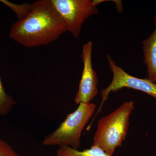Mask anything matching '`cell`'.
I'll use <instances>...</instances> for the list:
<instances>
[{
    "label": "cell",
    "instance_id": "6da1fadb",
    "mask_svg": "<svg viewBox=\"0 0 156 156\" xmlns=\"http://www.w3.org/2000/svg\"><path fill=\"white\" fill-rule=\"evenodd\" d=\"M32 5L28 16L12 24L11 39L26 48H33L49 44L67 31L50 0L36 1Z\"/></svg>",
    "mask_w": 156,
    "mask_h": 156
},
{
    "label": "cell",
    "instance_id": "7a4b0ae2",
    "mask_svg": "<svg viewBox=\"0 0 156 156\" xmlns=\"http://www.w3.org/2000/svg\"><path fill=\"white\" fill-rule=\"evenodd\" d=\"M135 108L134 101H126L98 122L92 145L113 156L117 147L126 139L130 116Z\"/></svg>",
    "mask_w": 156,
    "mask_h": 156
},
{
    "label": "cell",
    "instance_id": "3957f363",
    "mask_svg": "<svg viewBox=\"0 0 156 156\" xmlns=\"http://www.w3.org/2000/svg\"><path fill=\"white\" fill-rule=\"evenodd\" d=\"M94 103H81L74 111L69 114L65 120L43 141L44 145L69 147L78 150L81 147L82 133L95 112Z\"/></svg>",
    "mask_w": 156,
    "mask_h": 156
},
{
    "label": "cell",
    "instance_id": "277c9868",
    "mask_svg": "<svg viewBox=\"0 0 156 156\" xmlns=\"http://www.w3.org/2000/svg\"><path fill=\"white\" fill-rule=\"evenodd\" d=\"M66 25L67 31L77 39L82 26L89 17L98 13L97 1L50 0Z\"/></svg>",
    "mask_w": 156,
    "mask_h": 156
},
{
    "label": "cell",
    "instance_id": "5b68a950",
    "mask_svg": "<svg viewBox=\"0 0 156 156\" xmlns=\"http://www.w3.org/2000/svg\"><path fill=\"white\" fill-rule=\"evenodd\" d=\"M110 68L113 73L111 83L101 92V100L98 112L100 111L104 104L111 92H116L123 88H128L144 92L156 100V83L148 79H141L133 76L117 66L109 55L107 56Z\"/></svg>",
    "mask_w": 156,
    "mask_h": 156
},
{
    "label": "cell",
    "instance_id": "8992f818",
    "mask_svg": "<svg viewBox=\"0 0 156 156\" xmlns=\"http://www.w3.org/2000/svg\"><path fill=\"white\" fill-rule=\"evenodd\" d=\"M92 42L89 41L83 47L82 58L83 68L79 89L75 98V101L77 105L90 103L98 93V79L92 66Z\"/></svg>",
    "mask_w": 156,
    "mask_h": 156
},
{
    "label": "cell",
    "instance_id": "52a82bcc",
    "mask_svg": "<svg viewBox=\"0 0 156 156\" xmlns=\"http://www.w3.org/2000/svg\"><path fill=\"white\" fill-rule=\"evenodd\" d=\"M155 28L147 38L142 41L144 62L147 68L148 78L156 83V15L154 18Z\"/></svg>",
    "mask_w": 156,
    "mask_h": 156
},
{
    "label": "cell",
    "instance_id": "ba28073f",
    "mask_svg": "<svg viewBox=\"0 0 156 156\" xmlns=\"http://www.w3.org/2000/svg\"><path fill=\"white\" fill-rule=\"evenodd\" d=\"M56 156H113L108 154L102 149L92 145L90 148L80 151L69 147H61L56 151Z\"/></svg>",
    "mask_w": 156,
    "mask_h": 156
},
{
    "label": "cell",
    "instance_id": "9c48e42d",
    "mask_svg": "<svg viewBox=\"0 0 156 156\" xmlns=\"http://www.w3.org/2000/svg\"><path fill=\"white\" fill-rule=\"evenodd\" d=\"M16 104L13 98L6 92L0 77V115H9Z\"/></svg>",
    "mask_w": 156,
    "mask_h": 156
},
{
    "label": "cell",
    "instance_id": "30bf717a",
    "mask_svg": "<svg viewBox=\"0 0 156 156\" xmlns=\"http://www.w3.org/2000/svg\"><path fill=\"white\" fill-rule=\"evenodd\" d=\"M0 2L15 12L17 15L18 21H20L25 18L30 14L32 10V4L30 5L24 3L21 5H17L7 0H1Z\"/></svg>",
    "mask_w": 156,
    "mask_h": 156
},
{
    "label": "cell",
    "instance_id": "8fae6325",
    "mask_svg": "<svg viewBox=\"0 0 156 156\" xmlns=\"http://www.w3.org/2000/svg\"><path fill=\"white\" fill-rule=\"evenodd\" d=\"M0 156H19L11 146L0 139Z\"/></svg>",
    "mask_w": 156,
    "mask_h": 156
}]
</instances>
